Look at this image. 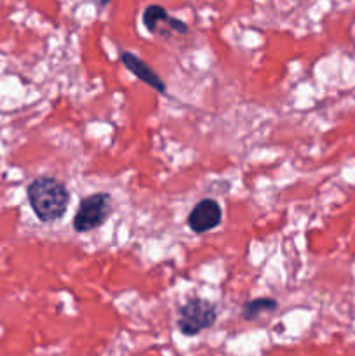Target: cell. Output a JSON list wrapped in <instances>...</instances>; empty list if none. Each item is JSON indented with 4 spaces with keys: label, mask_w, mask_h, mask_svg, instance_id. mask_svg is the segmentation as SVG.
Instances as JSON below:
<instances>
[{
    "label": "cell",
    "mask_w": 355,
    "mask_h": 356,
    "mask_svg": "<svg viewBox=\"0 0 355 356\" xmlns=\"http://www.w3.org/2000/svg\"><path fill=\"white\" fill-rule=\"evenodd\" d=\"M31 211L42 222H54L65 216L70 204V191L61 181L42 176L31 181L26 188Z\"/></svg>",
    "instance_id": "obj_1"
},
{
    "label": "cell",
    "mask_w": 355,
    "mask_h": 356,
    "mask_svg": "<svg viewBox=\"0 0 355 356\" xmlns=\"http://www.w3.org/2000/svg\"><path fill=\"white\" fill-rule=\"evenodd\" d=\"M218 318V309L207 299L194 298L178 308V329L183 336L195 337L211 329Z\"/></svg>",
    "instance_id": "obj_2"
},
{
    "label": "cell",
    "mask_w": 355,
    "mask_h": 356,
    "mask_svg": "<svg viewBox=\"0 0 355 356\" xmlns=\"http://www.w3.org/2000/svg\"><path fill=\"white\" fill-rule=\"evenodd\" d=\"M113 212V202L110 193H94L80 200L79 209L73 216V229L77 233H89L108 221Z\"/></svg>",
    "instance_id": "obj_3"
},
{
    "label": "cell",
    "mask_w": 355,
    "mask_h": 356,
    "mask_svg": "<svg viewBox=\"0 0 355 356\" xmlns=\"http://www.w3.org/2000/svg\"><path fill=\"white\" fill-rule=\"evenodd\" d=\"M143 24L146 30L153 35H164L169 37L171 33L184 35L188 33V24L184 21L178 19V17L171 16L162 6L159 3H152L143 10Z\"/></svg>",
    "instance_id": "obj_4"
},
{
    "label": "cell",
    "mask_w": 355,
    "mask_h": 356,
    "mask_svg": "<svg viewBox=\"0 0 355 356\" xmlns=\"http://www.w3.org/2000/svg\"><path fill=\"white\" fill-rule=\"evenodd\" d=\"M223 219V209L219 202L214 198H204V200L197 202L195 207L191 209L190 214L187 218L188 228L194 233H207L211 229L218 228L221 225Z\"/></svg>",
    "instance_id": "obj_5"
},
{
    "label": "cell",
    "mask_w": 355,
    "mask_h": 356,
    "mask_svg": "<svg viewBox=\"0 0 355 356\" xmlns=\"http://www.w3.org/2000/svg\"><path fill=\"white\" fill-rule=\"evenodd\" d=\"M120 61H122V65H124L125 68L132 73V75L138 76V79L141 80V82H145L146 86H150L152 89H155L159 94L167 92L166 82H164V80L160 79V76L157 75V73L153 72V70L150 68V66L146 65L141 58H138V56L132 54V52L124 51L120 54Z\"/></svg>",
    "instance_id": "obj_6"
},
{
    "label": "cell",
    "mask_w": 355,
    "mask_h": 356,
    "mask_svg": "<svg viewBox=\"0 0 355 356\" xmlns=\"http://www.w3.org/2000/svg\"><path fill=\"white\" fill-rule=\"evenodd\" d=\"M278 308V302L271 298H256L251 299V301L244 302L242 312H240V316L247 322H254L260 316L268 315V313H274L275 309Z\"/></svg>",
    "instance_id": "obj_7"
},
{
    "label": "cell",
    "mask_w": 355,
    "mask_h": 356,
    "mask_svg": "<svg viewBox=\"0 0 355 356\" xmlns=\"http://www.w3.org/2000/svg\"><path fill=\"white\" fill-rule=\"evenodd\" d=\"M110 2L111 0H94V3L97 6V9H104V7H106Z\"/></svg>",
    "instance_id": "obj_8"
}]
</instances>
